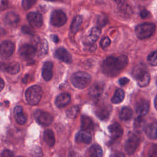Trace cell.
<instances>
[{
	"instance_id": "obj_1",
	"label": "cell",
	"mask_w": 157,
	"mask_h": 157,
	"mask_svg": "<svg viewBox=\"0 0 157 157\" xmlns=\"http://www.w3.org/2000/svg\"><path fill=\"white\" fill-rule=\"evenodd\" d=\"M91 76L85 72H77L74 73L71 78L72 84L74 87L78 89L86 88L91 82Z\"/></svg>"
},
{
	"instance_id": "obj_2",
	"label": "cell",
	"mask_w": 157,
	"mask_h": 157,
	"mask_svg": "<svg viewBox=\"0 0 157 157\" xmlns=\"http://www.w3.org/2000/svg\"><path fill=\"white\" fill-rule=\"evenodd\" d=\"M42 94V90L39 86L33 85L28 88L25 92L26 99L30 105H36L41 99Z\"/></svg>"
},
{
	"instance_id": "obj_3",
	"label": "cell",
	"mask_w": 157,
	"mask_h": 157,
	"mask_svg": "<svg viewBox=\"0 0 157 157\" xmlns=\"http://www.w3.org/2000/svg\"><path fill=\"white\" fill-rule=\"evenodd\" d=\"M155 30V25L152 23H145L137 25L135 32L138 38L144 39L150 37Z\"/></svg>"
},
{
	"instance_id": "obj_4",
	"label": "cell",
	"mask_w": 157,
	"mask_h": 157,
	"mask_svg": "<svg viewBox=\"0 0 157 157\" xmlns=\"http://www.w3.org/2000/svg\"><path fill=\"white\" fill-rule=\"evenodd\" d=\"M102 71L109 76H115L119 71L116 65V58L114 56L107 57L103 62L102 66Z\"/></svg>"
},
{
	"instance_id": "obj_5",
	"label": "cell",
	"mask_w": 157,
	"mask_h": 157,
	"mask_svg": "<svg viewBox=\"0 0 157 157\" xmlns=\"http://www.w3.org/2000/svg\"><path fill=\"white\" fill-rule=\"evenodd\" d=\"M67 21V17L64 12L61 10H54L50 17V23L56 27L64 25Z\"/></svg>"
},
{
	"instance_id": "obj_6",
	"label": "cell",
	"mask_w": 157,
	"mask_h": 157,
	"mask_svg": "<svg viewBox=\"0 0 157 157\" xmlns=\"http://www.w3.org/2000/svg\"><path fill=\"white\" fill-rule=\"evenodd\" d=\"M139 144H140L139 138L134 134L131 135L128 138V139L126 140L124 144V150L126 152L128 155L133 154L137 150V147H139Z\"/></svg>"
},
{
	"instance_id": "obj_7",
	"label": "cell",
	"mask_w": 157,
	"mask_h": 157,
	"mask_svg": "<svg viewBox=\"0 0 157 157\" xmlns=\"http://www.w3.org/2000/svg\"><path fill=\"white\" fill-rule=\"evenodd\" d=\"M34 116L37 123L43 126H48L53 121V117L49 113L40 110H36Z\"/></svg>"
},
{
	"instance_id": "obj_8",
	"label": "cell",
	"mask_w": 157,
	"mask_h": 157,
	"mask_svg": "<svg viewBox=\"0 0 157 157\" xmlns=\"http://www.w3.org/2000/svg\"><path fill=\"white\" fill-rule=\"evenodd\" d=\"M15 50V45L9 40H5L0 44V56L3 58H9Z\"/></svg>"
},
{
	"instance_id": "obj_9",
	"label": "cell",
	"mask_w": 157,
	"mask_h": 157,
	"mask_svg": "<svg viewBox=\"0 0 157 157\" xmlns=\"http://www.w3.org/2000/svg\"><path fill=\"white\" fill-rule=\"evenodd\" d=\"M36 52V47L30 44H23L19 48V53L21 57L26 59H31Z\"/></svg>"
},
{
	"instance_id": "obj_10",
	"label": "cell",
	"mask_w": 157,
	"mask_h": 157,
	"mask_svg": "<svg viewBox=\"0 0 157 157\" xmlns=\"http://www.w3.org/2000/svg\"><path fill=\"white\" fill-rule=\"evenodd\" d=\"M27 20L29 23L33 27L39 28L43 23L42 16L40 13L36 12H32L28 14Z\"/></svg>"
},
{
	"instance_id": "obj_11",
	"label": "cell",
	"mask_w": 157,
	"mask_h": 157,
	"mask_svg": "<svg viewBox=\"0 0 157 157\" xmlns=\"http://www.w3.org/2000/svg\"><path fill=\"white\" fill-rule=\"evenodd\" d=\"M0 69L10 74L14 75L19 72L20 65L16 61H12L9 63L0 62Z\"/></svg>"
},
{
	"instance_id": "obj_12",
	"label": "cell",
	"mask_w": 157,
	"mask_h": 157,
	"mask_svg": "<svg viewBox=\"0 0 157 157\" xmlns=\"http://www.w3.org/2000/svg\"><path fill=\"white\" fill-rule=\"evenodd\" d=\"M55 56L56 58L63 62L66 63H71L72 62V56L70 53L64 48L60 47L56 50Z\"/></svg>"
},
{
	"instance_id": "obj_13",
	"label": "cell",
	"mask_w": 157,
	"mask_h": 157,
	"mask_svg": "<svg viewBox=\"0 0 157 157\" xmlns=\"http://www.w3.org/2000/svg\"><path fill=\"white\" fill-rule=\"evenodd\" d=\"M134 77L137 80L138 85L140 87L147 86L150 83V75L148 71H147L145 69L139 72Z\"/></svg>"
},
{
	"instance_id": "obj_14",
	"label": "cell",
	"mask_w": 157,
	"mask_h": 157,
	"mask_svg": "<svg viewBox=\"0 0 157 157\" xmlns=\"http://www.w3.org/2000/svg\"><path fill=\"white\" fill-rule=\"evenodd\" d=\"M149 102L148 101L142 99L139 101L136 105V112L139 117L145 115L149 110Z\"/></svg>"
},
{
	"instance_id": "obj_15",
	"label": "cell",
	"mask_w": 157,
	"mask_h": 157,
	"mask_svg": "<svg viewBox=\"0 0 157 157\" xmlns=\"http://www.w3.org/2000/svg\"><path fill=\"white\" fill-rule=\"evenodd\" d=\"M109 131L111 134L112 139L117 140L122 136L123 130L122 127L118 123H114L111 124L108 128Z\"/></svg>"
},
{
	"instance_id": "obj_16",
	"label": "cell",
	"mask_w": 157,
	"mask_h": 157,
	"mask_svg": "<svg viewBox=\"0 0 157 157\" xmlns=\"http://www.w3.org/2000/svg\"><path fill=\"white\" fill-rule=\"evenodd\" d=\"M104 84L102 82H97L93 84L89 90V94L90 96L94 98L99 97L102 93Z\"/></svg>"
},
{
	"instance_id": "obj_17",
	"label": "cell",
	"mask_w": 157,
	"mask_h": 157,
	"mask_svg": "<svg viewBox=\"0 0 157 157\" xmlns=\"http://www.w3.org/2000/svg\"><path fill=\"white\" fill-rule=\"evenodd\" d=\"M91 135L90 131L82 130L79 131L75 136V141L78 143L90 144L91 142Z\"/></svg>"
},
{
	"instance_id": "obj_18",
	"label": "cell",
	"mask_w": 157,
	"mask_h": 157,
	"mask_svg": "<svg viewBox=\"0 0 157 157\" xmlns=\"http://www.w3.org/2000/svg\"><path fill=\"white\" fill-rule=\"evenodd\" d=\"M146 136L151 139H157V122H153L145 127L144 129Z\"/></svg>"
},
{
	"instance_id": "obj_19",
	"label": "cell",
	"mask_w": 157,
	"mask_h": 157,
	"mask_svg": "<svg viewBox=\"0 0 157 157\" xmlns=\"http://www.w3.org/2000/svg\"><path fill=\"white\" fill-rule=\"evenodd\" d=\"M20 20L19 16L13 12H7L4 18V23L9 26H15L16 25Z\"/></svg>"
},
{
	"instance_id": "obj_20",
	"label": "cell",
	"mask_w": 157,
	"mask_h": 157,
	"mask_svg": "<svg viewBox=\"0 0 157 157\" xmlns=\"http://www.w3.org/2000/svg\"><path fill=\"white\" fill-rule=\"evenodd\" d=\"M101 31L100 28L98 27H94L92 28L91 33L88 36H87L85 39V43L87 45H92L93 44L99 37Z\"/></svg>"
},
{
	"instance_id": "obj_21",
	"label": "cell",
	"mask_w": 157,
	"mask_h": 157,
	"mask_svg": "<svg viewBox=\"0 0 157 157\" xmlns=\"http://www.w3.org/2000/svg\"><path fill=\"white\" fill-rule=\"evenodd\" d=\"M35 47L36 48V52H37L38 56H42L48 52V43L45 39H42L40 40V39H38L37 41L36 42Z\"/></svg>"
},
{
	"instance_id": "obj_22",
	"label": "cell",
	"mask_w": 157,
	"mask_h": 157,
	"mask_svg": "<svg viewBox=\"0 0 157 157\" xmlns=\"http://www.w3.org/2000/svg\"><path fill=\"white\" fill-rule=\"evenodd\" d=\"M53 69V63L51 61H47L45 62L42 67V77L45 81H49L53 75L52 72Z\"/></svg>"
},
{
	"instance_id": "obj_23",
	"label": "cell",
	"mask_w": 157,
	"mask_h": 157,
	"mask_svg": "<svg viewBox=\"0 0 157 157\" xmlns=\"http://www.w3.org/2000/svg\"><path fill=\"white\" fill-rule=\"evenodd\" d=\"M71 101V96L68 93H61L57 96L55 100V104L59 108H63L67 105Z\"/></svg>"
},
{
	"instance_id": "obj_24",
	"label": "cell",
	"mask_w": 157,
	"mask_h": 157,
	"mask_svg": "<svg viewBox=\"0 0 157 157\" xmlns=\"http://www.w3.org/2000/svg\"><path fill=\"white\" fill-rule=\"evenodd\" d=\"M111 112V107L109 105H102L99 107L96 110L97 116L101 120H107Z\"/></svg>"
},
{
	"instance_id": "obj_25",
	"label": "cell",
	"mask_w": 157,
	"mask_h": 157,
	"mask_svg": "<svg viewBox=\"0 0 157 157\" xmlns=\"http://www.w3.org/2000/svg\"><path fill=\"white\" fill-rule=\"evenodd\" d=\"M14 117L18 123L23 124L26 123L27 118L25 114L23 112L22 107L20 105H17L14 109Z\"/></svg>"
},
{
	"instance_id": "obj_26",
	"label": "cell",
	"mask_w": 157,
	"mask_h": 157,
	"mask_svg": "<svg viewBox=\"0 0 157 157\" xmlns=\"http://www.w3.org/2000/svg\"><path fill=\"white\" fill-rule=\"evenodd\" d=\"M93 122L89 117L86 115L81 117V128L82 130L90 131L93 129Z\"/></svg>"
},
{
	"instance_id": "obj_27",
	"label": "cell",
	"mask_w": 157,
	"mask_h": 157,
	"mask_svg": "<svg viewBox=\"0 0 157 157\" xmlns=\"http://www.w3.org/2000/svg\"><path fill=\"white\" fill-rule=\"evenodd\" d=\"M44 139L48 146L52 147L54 145L55 139L54 134L51 129H47L45 131L44 133Z\"/></svg>"
},
{
	"instance_id": "obj_28",
	"label": "cell",
	"mask_w": 157,
	"mask_h": 157,
	"mask_svg": "<svg viewBox=\"0 0 157 157\" xmlns=\"http://www.w3.org/2000/svg\"><path fill=\"white\" fill-rule=\"evenodd\" d=\"M83 21V18L80 15H77L74 17L71 25V31L73 34L76 33L79 29Z\"/></svg>"
},
{
	"instance_id": "obj_29",
	"label": "cell",
	"mask_w": 157,
	"mask_h": 157,
	"mask_svg": "<svg viewBox=\"0 0 157 157\" xmlns=\"http://www.w3.org/2000/svg\"><path fill=\"white\" fill-rule=\"evenodd\" d=\"M132 110L128 107H123L120 112V118L123 121H128L132 117Z\"/></svg>"
},
{
	"instance_id": "obj_30",
	"label": "cell",
	"mask_w": 157,
	"mask_h": 157,
	"mask_svg": "<svg viewBox=\"0 0 157 157\" xmlns=\"http://www.w3.org/2000/svg\"><path fill=\"white\" fill-rule=\"evenodd\" d=\"M128 63V58L125 55H121L116 58V65L118 71L120 72L124 69Z\"/></svg>"
},
{
	"instance_id": "obj_31",
	"label": "cell",
	"mask_w": 157,
	"mask_h": 157,
	"mask_svg": "<svg viewBox=\"0 0 157 157\" xmlns=\"http://www.w3.org/2000/svg\"><path fill=\"white\" fill-rule=\"evenodd\" d=\"M124 98V92L122 89L118 88L116 90L113 96L111 99L112 102L113 104H119L123 101Z\"/></svg>"
},
{
	"instance_id": "obj_32",
	"label": "cell",
	"mask_w": 157,
	"mask_h": 157,
	"mask_svg": "<svg viewBox=\"0 0 157 157\" xmlns=\"http://www.w3.org/2000/svg\"><path fill=\"white\" fill-rule=\"evenodd\" d=\"M90 157H102V150L98 145H93L90 148Z\"/></svg>"
},
{
	"instance_id": "obj_33",
	"label": "cell",
	"mask_w": 157,
	"mask_h": 157,
	"mask_svg": "<svg viewBox=\"0 0 157 157\" xmlns=\"http://www.w3.org/2000/svg\"><path fill=\"white\" fill-rule=\"evenodd\" d=\"M132 9L131 7L126 4H123L119 8V12L121 16L123 17H129L132 13Z\"/></svg>"
},
{
	"instance_id": "obj_34",
	"label": "cell",
	"mask_w": 157,
	"mask_h": 157,
	"mask_svg": "<svg viewBox=\"0 0 157 157\" xmlns=\"http://www.w3.org/2000/svg\"><path fill=\"white\" fill-rule=\"evenodd\" d=\"M79 112V107L78 106L74 105L70 107L66 111V115L69 118H75Z\"/></svg>"
},
{
	"instance_id": "obj_35",
	"label": "cell",
	"mask_w": 157,
	"mask_h": 157,
	"mask_svg": "<svg viewBox=\"0 0 157 157\" xmlns=\"http://www.w3.org/2000/svg\"><path fill=\"white\" fill-rule=\"evenodd\" d=\"M145 127V123L142 117H139L137 118L134 121V128L137 131H142L143 129L144 130Z\"/></svg>"
},
{
	"instance_id": "obj_36",
	"label": "cell",
	"mask_w": 157,
	"mask_h": 157,
	"mask_svg": "<svg viewBox=\"0 0 157 157\" xmlns=\"http://www.w3.org/2000/svg\"><path fill=\"white\" fill-rule=\"evenodd\" d=\"M147 61L151 66H157V50L151 52L148 56Z\"/></svg>"
},
{
	"instance_id": "obj_37",
	"label": "cell",
	"mask_w": 157,
	"mask_h": 157,
	"mask_svg": "<svg viewBox=\"0 0 157 157\" xmlns=\"http://www.w3.org/2000/svg\"><path fill=\"white\" fill-rule=\"evenodd\" d=\"M148 157H157V144H151L148 150Z\"/></svg>"
},
{
	"instance_id": "obj_38",
	"label": "cell",
	"mask_w": 157,
	"mask_h": 157,
	"mask_svg": "<svg viewBox=\"0 0 157 157\" xmlns=\"http://www.w3.org/2000/svg\"><path fill=\"white\" fill-rule=\"evenodd\" d=\"M37 0H22V7L25 10L30 9Z\"/></svg>"
},
{
	"instance_id": "obj_39",
	"label": "cell",
	"mask_w": 157,
	"mask_h": 157,
	"mask_svg": "<svg viewBox=\"0 0 157 157\" xmlns=\"http://www.w3.org/2000/svg\"><path fill=\"white\" fill-rule=\"evenodd\" d=\"M21 31L23 33L28 35H34V31L33 29L28 25H24L21 28Z\"/></svg>"
},
{
	"instance_id": "obj_40",
	"label": "cell",
	"mask_w": 157,
	"mask_h": 157,
	"mask_svg": "<svg viewBox=\"0 0 157 157\" xmlns=\"http://www.w3.org/2000/svg\"><path fill=\"white\" fill-rule=\"evenodd\" d=\"M100 44H101V47L102 48L105 49V48H106L107 47H108L110 45V40L109 39V38L108 37H104L102 39V40H101Z\"/></svg>"
},
{
	"instance_id": "obj_41",
	"label": "cell",
	"mask_w": 157,
	"mask_h": 157,
	"mask_svg": "<svg viewBox=\"0 0 157 157\" xmlns=\"http://www.w3.org/2000/svg\"><path fill=\"white\" fill-rule=\"evenodd\" d=\"M33 157H42V153L40 148L37 147L33 150Z\"/></svg>"
},
{
	"instance_id": "obj_42",
	"label": "cell",
	"mask_w": 157,
	"mask_h": 157,
	"mask_svg": "<svg viewBox=\"0 0 157 157\" xmlns=\"http://www.w3.org/2000/svg\"><path fill=\"white\" fill-rule=\"evenodd\" d=\"M1 157H13V153L9 150H4L1 153Z\"/></svg>"
},
{
	"instance_id": "obj_43",
	"label": "cell",
	"mask_w": 157,
	"mask_h": 157,
	"mask_svg": "<svg viewBox=\"0 0 157 157\" xmlns=\"http://www.w3.org/2000/svg\"><path fill=\"white\" fill-rule=\"evenodd\" d=\"M129 80L126 77H122L119 80V83L121 86L126 85V84H128L129 83Z\"/></svg>"
},
{
	"instance_id": "obj_44",
	"label": "cell",
	"mask_w": 157,
	"mask_h": 157,
	"mask_svg": "<svg viewBox=\"0 0 157 157\" xmlns=\"http://www.w3.org/2000/svg\"><path fill=\"white\" fill-rule=\"evenodd\" d=\"M149 14H150L149 12L147 11V10H145V9H144V10H141L140 12V16L142 18H147V17L149 15Z\"/></svg>"
},
{
	"instance_id": "obj_45",
	"label": "cell",
	"mask_w": 157,
	"mask_h": 157,
	"mask_svg": "<svg viewBox=\"0 0 157 157\" xmlns=\"http://www.w3.org/2000/svg\"><path fill=\"white\" fill-rule=\"evenodd\" d=\"M7 6V0H0V9H4Z\"/></svg>"
},
{
	"instance_id": "obj_46",
	"label": "cell",
	"mask_w": 157,
	"mask_h": 157,
	"mask_svg": "<svg viewBox=\"0 0 157 157\" xmlns=\"http://www.w3.org/2000/svg\"><path fill=\"white\" fill-rule=\"evenodd\" d=\"M110 157H125L124 155L120 152H115L111 155Z\"/></svg>"
},
{
	"instance_id": "obj_47",
	"label": "cell",
	"mask_w": 157,
	"mask_h": 157,
	"mask_svg": "<svg viewBox=\"0 0 157 157\" xmlns=\"http://www.w3.org/2000/svg\"><path fill=\"white\" fill-rule=\"evenodd\" d=\"M4 80L0 77V91L4 88Z\"/></svg>"
},
{
	"instance_id": "obj_48",
	"label": "cell",
	"mask_w": 157,
	"mask_h": 157,
	"mask_svg": "<svg viewBox=\"0 0 157 157\" xmlns=\"http://www.w3.org/2000/svg\"><path fill=\"white\" fill-rule=\"evenodd\" d=\"M51 37H52V40H53V41H54L55 42H58V36L56 35H52L51 36Z\"/></svg>"
},
{
	"instance_id": "obj_49",
	"label": "cell",
	"mask_w": 157,
	"mask_h": 157,
	"mask_svg": "<svg viewBox=\"0 0 157 157\" xmlns=\"http://www.w3.org/2000/svg\"><path fill=\"white\" fill-rule=\"evenodd\" d=\"M6 33V31H5V29L4 28L0 27V36H4Z\"/></svg>"
},
{
	"instance_id": "obj_50",
	"label": "cell",
	"mask_w": 157,
	"mask_h": 157,
	"mask_svg": "<svg viewBox=\"0 0 157 157\" xmlns=\"http://www.w3.org/2000/svg\"><path fill=\"white\" fill-rule=\"evenodd\" d=\"M112 1L115 2H117V3H118V4L123 3L124 1V0H112Z\"/></svg>"
},
{
	"instance_id": "obj_51",
	"label": "cell",
	"mask_w": 157,
	"mask_h": 157,
	"mask_svg": "<svg viewBox=\"0 0 157 157\" xmlns=\"http://www.w3.org/2000/svg\"><path fill=\"white\" fill-rule=\"evenodd\" d=\"M155 106L156 109L157 110V96H156L155 99Z\"/></svg>"
},
{
	"instance_id": "obj_52",
	"label": "cell",
	"mask_w": 157,
	"mask_h": 157,
	"mask_svg": "<svg viewBox=\"0 0 157 157\" xmlns=\"http://www.w3.org/2000/svg\"><path fill=\"white\" fill-rule=\"evenodd\" d=\"M45 1H55V0H45Z\"/></svg>"
},
{
	"instance_id": "obj_53",
	"label": "cell",
	"mask_w": 157,
	"mask_h": 157,
	"mask_svg": "<svg viewBox=\"0 0 157 157\" xmlns=\"http://www.w3.org/2000/svg\"><path fill=\"white\" fill-rule=\"evenodd\" d=\"M17 157H23V156H17Z\"/></svg>"
},
{
	"instance_id": "obj_54",
	"label": "cell",
	"mask_w": 157,
	"mask_h": 157,
	"mask_svg": "<svg viewBox=\"0 0 157 157\" xmlns=\"http://www.w3.org/2000/svg\"><path fill=\"white\" fill-rule=\"evenodd\" d=\"M156 85H157V79H156Z\"/></svg>"
}]
</instances>
